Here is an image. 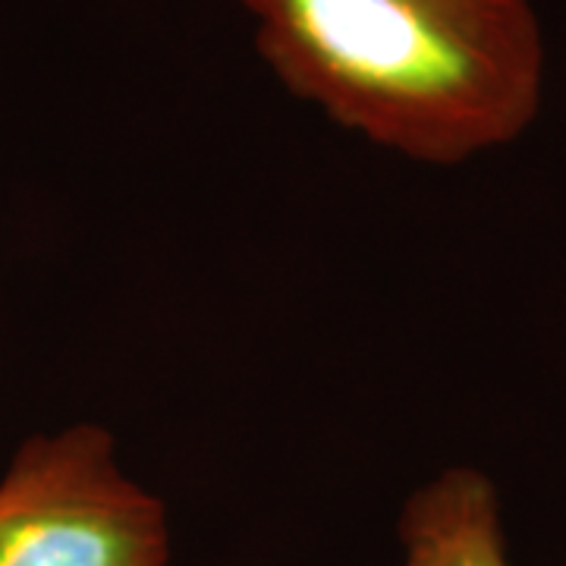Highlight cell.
I'll list each match as a JSON object with an SVG mask.
<instances>
[{
	"label": "cell",
	"instance_id": "7a4b0ae2",
	"mask_svg": "<svg viewBox=\"0 0 566 566\" xmlns=\"http://www.w3.org/2000/svg\"><path fill=\"white\" fill-rule=\"evenodd\" d=\"M167 560V506L123 469L107 428L70 424L17 450L0 479V566Z\"/></svg>",
	"mask_w": 566,
	"mask_h": 566
},
{
	"label": "cell",
	"instance_id": "3957f363",
	"mask_svg": "<svg viewBox=\"0 0 566 566\" xmlns=\"http://www.w3.org/2000/svg\"><path fill=\"white\" fill-rule=\"evenodd\" d=\"M400 566H513L494 479L475 465H450L419 485L397 523Z\"/></svg>",
	"mask_w": 566,
	"mask_h": 566
},
{
	"label": "cell",
	"instance_id": "6da1fadb",
	"mask_svg": "<svg viewBox=\"0 0 566 566\" xmlns=\"http://www.w3.org/2000/svg\"><path fill=\"white\" fill-rule=\"evenodd\" d=\"M283 88L356 139L428 167L520 142L547 88L535 0H233Z\"/></svg>",
	"mask_w": 566,
	"mask_h": 566
}]
</instances>
